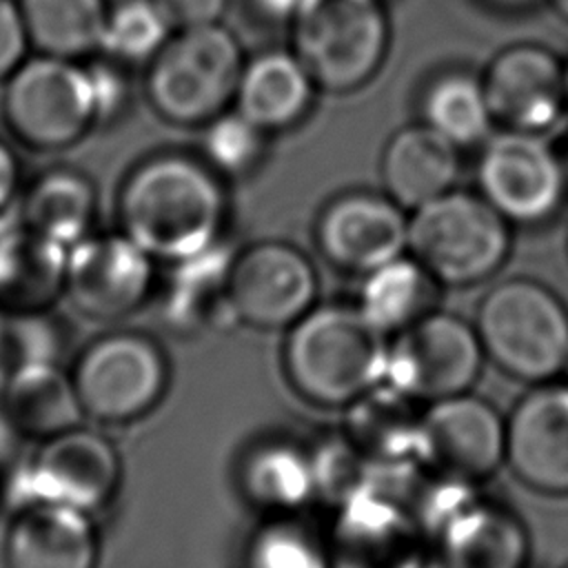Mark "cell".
Listing matches in <instances>:
<instances>
[{"instance_id": "6da1fadb", "label": "cell", "mask_w": 568, "mask_h": 568, "mask_svg": "<svg viewBox=\"0 0 568 568\" xmlns=\"http://www.w3.org/2000/svg\"><path fill=\"white\" fill-rule=\"evenodd\" d=\"M118 217L124 235L153 260L171 264L220 242L226 195L217 171L204 160L160 153L124 178Z\"/></svg>"}, {"instance_id": "7a4b0ae2", "label": "cell", "mask_w": 568, "mask_h": 568, "mask_svg": "<svg viewBox=\"0 0 568 568\" xmlns=\"http://www.w3.org/2000/svg\"><path fill=\"white\" fill-rule=\"evenodd\" d=\"M424 479L419 462L371 464L337 504L326 537L331 568H424L430 548L419 519Z\"/></svg>"}, {"instance_id": "3957f363", "label": "cell", "mask_w": 568, "mask_h": 568, "mask_svg": "<svg viewBox=\"0 0 568 568\" xmlns=\"http://www.w3.org/2000/svg\"><path fill=\"white\" fill-rule=\"evenodd\" d=\"M386 355V333L359 306L324 304L288 326L284 368L308 402L348 406L384 379Z\"/></svg>"}, {"instance_id": "277c9868", "label": "cell", "mask_w": 568, "mask_h": 568, "mask_svg": "<svg viewBox=\"0 0 568 568\" xmlns=\"http://www.w3.org/2000/svg\"><path fill=\"white\" fill-rule=\"evenodd\" d=\"M242 67V47L220 22L173 31L149 62V102L171 124H206L235 100Z\"/></svg>"}, {"instance_id": "5b68a950", "label": "cell", "mask_w": 568, "mask_h": 568, "mask_svg": "<svg viewBox=\"0 0 568 568\" xmlns=\"http://www.w3.org/2000/svg\"><path fill=\"white\" fill-rule=\"evenodd\" d=\"M408 251L437 284L470 286L504 264L510 251L508 220L481 195L450 189L413 209Z\"/></svg>"}, {"instance_id": "8992f818", "label": "cell", "mask_w": 568, "mask_h": 568, "mask_svg": "<svg viewBox=\"0 0 568 568\" xmlns=\"http://www.w3.org/2000/svg\"><path fill=\"white\" fill-rule=\"evenodd\" d=\"M475 331L484 355L517 379L546 382L566 366L568 311L535 280L493 286L479 304Z\"/></svg>"}, {"instance_id": "52a82bcc", "label": "cell", "mask_w": 568, "mask_h": 568, "mask_svg": "<svg viewBox=\"0 0 568 568\" xmlns=\"http://www.w3.org/2000/svg\"><path fill=\"white\" fill-rule=\"evenodd\" d=\"M291 29L295 55L331 93L362 89L379 71L390 40L382 0H304Z\"/></svg>"}, {"instance_id": "ba28073f", "label": "cell", "mask_w": 568, "mask_h": 568, "mask_svg": "<svg viewBox=\"0 0 568 568\" xmlns=\"http://www.w3.org/2000/svg\"><path fill=\"white\" fill-rule=\"evenodd\" d=\"M2 84L4 124L33 151H64L98 126L89 73L78 60L38 53Z\"/></svg>"}, {"instance_id": "9c48e42d", "label": "cell", "mask_w": 568, "mask_h": 568, "mask_svg": "<svg viewBox=\"0 0 568 568\" xmlns=\"http://www.w3.org/2000/svg\"><path fill=\"white\" fill-rule=\"evenodd\" d=\"M71 379L84 417L126 424L164 395L169 371L160 346L135 331L106 333L82 348Z\"/></svg>"}, {"instance_id": "30bf717a", "label": "cell", "mask_w": 568, "mask_h": 568, "mask_svg": "<svg viewBox=\"0 0 568 568\" xmlns=\"http://www.w3.org/2000/svg\"><path fill=\"white\" fill-rule=\"evenodd\" d=\"M120 477L115 446L78 424L42 439L38 453L22 462L9 504L16 510L29 501H51L93 515L115 497Z\"/></svg>"}, {"instance_id": "8fae6325", "label": "cell", "mask_w": 568, "mask_h": 568, "mask_svg": "<svg viewBox=\"0 0 568 568\" xmlns=\"http://www.w3.org/2000/svg\"><path fill=\"white\" fill-rule=\"evenodd\" d=\"M388 344L384 379L417 402L468 393L481 371L484 348L475 326L450 313H426Z\"/></svg>"}, {"instance_id": "7c38bea8", "label": "cell", "mask_w": 568, "mask_h": 568, "mask_svg": "<svg viewBox=\"0 0 568 568\" xmlns=\"http://www.w3.org/2000/svg\"><path fill=\"white\" fill-rule=\"evenodd\" d=\"M417 462L433 475L475 484L506 462V419L468 393L430 402L422 410Z\"/></svg>"}, {"instance_id": "4fadbf2b", "label": "cell", "mask_w": 568, "mask_h": 568, "mask_svg": "<svg viewBox=\"0 0 568 568\" xmlns=\"http://www.w3.org/2000/svg\"><path fill=\"white\" fill-rule=\"evenodd\" d=\"M479 195L508 222L537 224L564 197V169L539 133L513 131L486 142L477 164Z\"/></svg>"}, {"instance_id": "5bb4252c", "label": "cell", "mask_w": 568, "mask_h": 568, "mask_svg": "<svg viewBox=\"0 0 568 568\" xmlns=\"http://www.w3.org/2000/svg\"><path fill=\"white\" fill-rule=\"evenodd\" d=\"M317 275L302 251L260 242L233 257L229 300L235 320L260 328L295 324L313 308Z\"/></svg>"}, {"instance_id": "9a60e30c", "label": "cell", "mask_w": 568, "mask_h": 568, "mask_svg": "<svg viewBox=\"0 0 568 568\" xmlns=\"http://www.w3.org/2000/svg\"><path fill=\"white\" fill-rule=\"evenodd\" d=\"M153 284V257L129 235L89 233L67 251L64 295L91 320L135 311Z\"/></svg>"}, {"instance_id": "2e32d148", "label": "cell", "mask_w": 568, "mask_h": 568, "mask_svg": "<svg viewBox=\"0 0 568 568\" xmlns=\"http://www.w3.org/2000/svg\"><path fill=\"white\" fill-rule=\"evenodd\" d=\"M315 235L331 264L371 273L404 255L408 248V217L388 195L353 191L335 197L322 211Z\"/></svg>"}, {"instance_id": "e0dca14e", "label": "cell", "mask_w": 568, "mask_h": 568, "mask_svg": "<svg viewBox=\"0 0 568 568\" xmlns=\"http://www.w3.org/2000/svg\"><path fill=\"white\" fill-rule=\"evenodd\" d=\"M495 122L506 129L541 133L564 106V64L539 44L501 49L481 78Z\"/></svg>"}, {"instance_id": "ac0fdd59", "label": "cell", "mask_w": 568, "mask_h": 568, "mask_svg": "<svg viewBox=\"0 0 568 568\" xmlns=\"http://www.w3.org/2000/svg\"><path fill=\"white\" fill-rule=\"evenodd\" d=\"M506 462L519 481L568 495V386L526 393L506 419Z\"/></svg>"}, {"instance_id": "d6986e66", "label": "cell", "mask_w": 568, "mask_h": 568, "mask_svg": "<svg viewBox=\"0 0 568 568\" xmlns=\"http://www.w3.org/2000/svg\"><path fill=\"white\" fill-rule=\"evenodd\" d=\"M100 544L89 513L29 501L9 517L2 539L4 568H98Z\"/></svg>"}, {"instance_id": "ffe728a7", "label": "cell", "mask_w": 568, "mask_h": 568, "mask_svg": "<svg viewBox=\"0 0 568 568\" xmlns=\"http://www.w3.org/2000/svg\"><path fill=\"white\" fill-rule=\"evenodd\" d=\"M442 568H526L530 544L517 515L473 495L433 535Z\"/></svg>"}, {"instance_id": "44dd1931", "label": "cell", "mask_w": 568, "mask_h": 568, "mask_svg": "<svg viewBox=\"0 0 568 568\" xmlns=\"http://www.w3.org/2000/svg\"><path fill=\"white\" fill-rule=\"evenodd\" d=\"M67 251L22 222L0 226V311L7 315L49 311L64 295Z\"/></svg>"}, {"instance_id": "7402d4cb", "label": "cell", "mask_w": 568, "mask_h": 568, "mask_svg": "<svg viewBox=\"0 0 568 568\" xmlns=\"http://www.w3.org/2000/svg\"><path fill=\"white\" fill-rule=\"evenodd\" d=\"M386 195L402 209H417L453 189L459 173V146L426 122L393 133L382 153Z\"/></svg>"}, {"instance_id": "603a6c76", "label": "cell", "mask_w": 568, "mask_h": 568, "mask_svg": "<svg viewBox=\"0 0 568 568\" xmlns=\"http://www.w3.org/2000/svg\"><path fill=\"white\" fill-rule=\"evenodd\" d=\"M315 87L293 49H271L244 60L233 102L244 118L271 133L288 129L306 115Z\"/></svg>"}, {"instance_id": "cb8c5ba5", "label": "cell", "mask_w": 568, "mask_h": 568, "mask_svg": "<svg viewBox=\"0 0 568 568\" xmlns=\"http://www.w3.org/2000/svg\"><path fill=\"white\" fill-rule=\"evenodd\" d=\"M0 406L22 437L40 442L84 417L71 373L51 359L13 364L0 390Z\"/></svg>"}, {"instance_id": "d4e9b609", "label": "cell", "mask_w": 568, "mask_h": 568, "mask_svg": "<svg viewBox=\"0 0 568 568\" xmlns=\"http://www.w3.org/2000/svg\"><path fill=\"white\" fill-rule=\"evenodd\" d=\"M233 257L235 253L226 244L215 242L191 257L171 262L160 302L162 320L182 333L235 320L229 300Z\"/></svg>"}, {"instance_id": "484cf974", "label": "cell", "mask_w": 568, "mask_h": 568, "mask_svg": "<svg viewBox=\"0 0 568 568\" xmlns=\"http://www.w3.org/2000/svg\"><path fill=\"white\" fill-rule=\"evenodd\" d=\"M417 399L379 382L348 404L344 437L371 464L417 462Z\"/></svg>"}, {"instance_id": "4316f807", "label": "cell", "mask_w": 568, "mask_h": 568, "mask_svg": "<svg viewBox=\"0 0 568 568\" xmlns=\"http://www.w3.org/2000/svg\"><path fill=\"white\" fill-rule=\"evenodd\" d=\"M95 209L93 182L78 169L53 166L22 191L20 222L69 248L91 233Z\"/></svg>"}, {"instance_id": "83f0119b", "label": "cell", "mask_w": 568, "mask_h": 568, "mask_svg": "<svg viewBox=\"0 0 568 568\" xmlns=\"http://www.w3.org/2000/svg\"><path fill=\"white\" fill-rule=\"evenodd\" d=\"M29 47L40 55L82 60L100 51L109 0H16Z\"/></svg>"}, {"instance_id": "f1b7e54d", "label": "cell", "mask_w": 568, "mask_h": 568, "mask_svg": "<svg viewBox=\"0 0 568 568\" xmlns=\"http://www.w3.org/2000/svg\"><path fill=\"white\" fill-rule=\"evenodd\" d=\"M435 284L413 255H399L366 273L357 306L382 333H399L433 311Z\"/></svg>"}, {"instance_id": "f546056e", "label": "cell", "mask_w": 568, "mask_h": 568, "mask_svg": "<svg viewBox=\"0 0 568 568\" xmlns=\"http://www.w3.org/2000/svg\"><path fill=\"white\" fill-rule=\"evenodd\" d=\"M240 484L253 504L273 513H291L317 495L313 457L286 442L253 448L242 464Z\"/></svg>"}, {"instance_id": "4dcf8cb0", "label": "cell", "mask_w": 568, "mask_h": 568, "mask_svg": "<svg viewBox=\"0 0 568 568\" xmlns=\"http://www.w3.org/2000/svg\"><path fill=\"white\" fill-rule=\"evenodd\" d=\"M424 122L455 146H473L488 138L493 113L484 82L470 73L453 71L439 75L424 93Z\"/></svg>"}, {"instance_id": "1f68e13d", "label": "cell", "mask_w": 568, "mask_h": 568, "mask_svg": "<svg viewBox=\"0 0 568 568\" xmlns=\"http://www.w3.org/2000/svg\"><path fill=\"white\" fill-rule=\"evenodd\" d=\"M171 33L173 27L155 0H113L98 53L124 67L149 64Z\"/></svg>"}, {"instance_id": "d6a6232c", "label": "cell", "mask_w": 568, "mask_h": 568, "mask_svg": "<svg viewBox=\"0 0 568 568\" xmlns=\"http://www.w3.org/2000/svg\"><path fill=\"white\" fill-rule=\"evenodd\" d=\"M246 568H331L326 541L293 519L262 526L246 550Z\"/></svg>"}, {"instance_id": "836d02e7", "label": "cell", "mask_w": 568, "mask_h": 568, "mask_svg": "<svg viewBox=\"0 0 568 568\" xmlns=\"http://www.w3.org/2000/svg\"><path fill=\"white\" fill-rule=\"evenodd\" d=\"M266 146V131L244 118L237 109L222 111L204 124V162L217 173L240 175L251 171Z\"/></svg>"}, {"instance_id": "e575fe53", "label": "cell", "mask_w": 568, "mask_h": 568, "mask_svg": "<svg viewBox=\"0 0 568 568\" xmlns=\"http://www.w3.org/2000/svg\"><path fill=\"white\" fill-rule=\"evenodd\" d=\"M311 457L317 495H328L335 504L351 495L371 468V462H366L344 435L339 439H331Z\"/></svg>"}, {"instance_id": "d590c367", "label": "cell", "mask_w": 568, "mask_h": 568, "mask_svg": "<svg viewBox=\"0 0 568 568\" xmlns=\"http://www.w3.org/2000/svg\"><path fill=\"white\" fill-rule=\"evenodd\" d=\"M87 67L98 124H106L115 120L129 104V80L124 73V64L102 55Z\"/></svg>"}, {"instance_id": "8d00e7d4", "label": "cell", "mask_w": 568, "mask_h": 568, "mask_svg": "<svg viewBox=\"0 0 568 568\" xmlns=\"http://www.w3.org/2000/svg\"><path fill=\"white\" fill-rule=\"evenodd\" d=\"M29 38L16 0H0V82H4L24 60Z\"/></svg>"}, {"instance_id": "74e56055", "label": "cell", "mask_w": 568, "mask_h": 568, "mask_svg": "<svg viewBox=\"0 0 568 568\" xmlns=\"http://www.w3.org/2000/svg\"><path fill=\"white\" fill-rule=\"evenodd\" d=\"M173 31L220 22L229 0H155Z\"/></svg>"}, {"instance_id": "f35d334b", "label": "cell", "mask_w": 568, "mask_h": 568, "mask_svg": "<svg viewBox=\"0 0 568 568\" xmlns=\"http://www.w3.org/2000/svg\"><path fill=\"white\" fill-rule=\"evenodd\" d=\"M20 439H22V435L13 428V424L9 422V417L4 415V410L0 406V495L2 497L22 464L18 457Z\"/></svg>"}, {"instance_id": "ab89813d", "label": "cell", "mask_w": 568, "mask_h": 568, "mask_svg": "<svg viewBox=\"0 0 568 568\" xmlns=\"http://www.w3.org/2000/svg\"><path fill=\"white\" fill-rule=\"evenodd\" d=\"M20 191V160L11 151V146L0 140V215L13 204Z\"/></svg>"}, {"instance_id": "60d3db41", "label": "cell", "mask_w": 568, "mask_h": 568, "mask_svg": "<svg viewBox=\"0 0 568 568\" xmlns=\"http://www.w3.org/2000/svg\"><path fill=\"white\" fill-rule=\"evenodd\" d=\"M255 9L275 20H291L304 0H251Z\"/></svg>"}, {"instance_id": "b9f144b4", "label": "cell", "mask_w": 568, "mask_h": 568, "mask_svg": "<svg viewBox=\"0 0 568 568\" xmlns=\"http://www.w3.org/2000/svg\"><path fill=\"white\" fill-rule=\"evenodd\" d=\"M486 2L493 7H501V9H521V7L532 4L535 0H486Z\"/></svg>"}, {"instance_id": "7bdbcfd3", "label": "cell", "mask_w": 568, "mask_h": 568, "mask_svg": "<svg viewBox=\"0 0 568 568\" xmlns=\"http://www.w3.org/2000/svg\"><path fill=\"white\" fill-rule=\"evenodd\" d=\"M550 2H552L555 11H557L561 18L568 20V0H550Z\"/></svg>"}, {"instance_id": "ee69618b", "label": "cell", "mask_w": 568, "mask_h": 568, "mask_svg": "<svg viewBox=\"0 0 568 568\" xmlns=\"http://www.w3.org/2000/svg\"><path fill=\"white\" fill-rule=\"evenodd\" d=\"M564 93H566V104H568V64L564 67Z\"/></svg>"}, {"instance_id": "f6af8a7d", "label": "cell", "mask_w": 568, "mask_h": 568, "mask_svg": "<svg viewBox=\"0 0 568 568\" xmlns=\"http://www.w3.org/2000/svg\"><path fill=\"white\" fill-rule=\"evenodd\" d=\"M424 568H442V566H439V564H437V561H435V564H426V566H424Z\"/></svg>"}, {"instance_id": "bcb514c9", "label": "cell", "mask_w": 568, "mask_h": 568, "mask_svg": "<svg viewBox=\"0 0 568 568\" xmlns=\"http://www.w3.org/2000/svg\"><path fill=\"white\" fill-rule=\"evenodd\" d=\"M564 371H566V375H568V359H566V366H564Z\"/></svg>"}, {"instance_id": "7dc6e473", "label": "cell", "mask_w": 568, "mask_h": 568, "mask_svg": "<svg viewBox=\"0 0 568 568\" xmlns=\"http://www.w3.org/2000/svg\"><path fill=\"white\" fill-rule=\"evenodd\" d=\"M566 568H568V566H566Z\"/></svg>"}]
</instances>
